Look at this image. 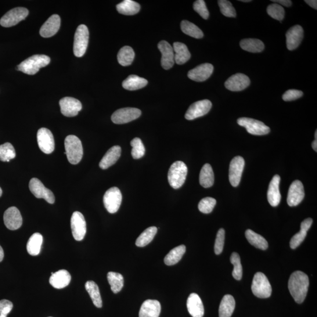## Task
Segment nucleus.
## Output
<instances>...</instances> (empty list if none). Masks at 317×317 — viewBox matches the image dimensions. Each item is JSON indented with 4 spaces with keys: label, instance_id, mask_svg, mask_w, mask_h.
Listing matches in <instances>:
<instances>
[{
    "label": "nucleus",
    "instance_id": "37998d69",
    "mask_svg": "<svg viewBox=\"0 0 317 317\" xmlns=\"http://www.w3.org/2000/svg\"><path fill=\"white\" fill-rule=\"evenodd\" d=\"M181 30L183 33L194 38L200 39L203 37V33L200 29L195 24L187 20H183L181 23Z\"/></svg>",
    "mask_w": 317,
    "mask_h": 317
},
{
    "label": "nucleus",
    "instance_id": "f8f14e48",
    "mask_svg": "<svg viewBox=\"0 0 317 317\" xmlns=\"http://www.w3.org/2000/svg\"><path fill=\"white\" fill-rule=\"evenodd\" d=\"M72 233L75 240L81 241L86 233V223L84 216L79 212H75L71 219Z\"/></svg>",
    "mask_w": 317,
    "mask_h": 317
},
{
    "label": "nucleus",
    "instance_id": "c85d7f7f",
    "mask_svg": "<svg viewBox=\"0 0 317 317\" xmlns=\"http://www.w3.org/2000/svg\"><path fill=\"white\" fill-rule=\"evenodd\" d=\"M312 223V219L311 218L305 219L301 223L300 231L295 234L290 240V245L292 249H295L304 240L306 236H307L308 230L311 228Z\"/></svg>",
    "mask_w": 317,
    "mask_h": 317
},
{
    "label": "nucleus",
    "instance_id": "0e129e2a",
    "mask_svg": "<svg viewBox=\"0 0 317 317\" xmlns=\"http://www.w3.org/2000/svg\"><path fill=\"white\" fill-rule=\"evenodd\" d=\"M7 315H3V314H0V317H7Z\"/></svg>",
    "mask_w": 317,
    "mask_h": 317
},
{
    "label": "nucleus",
    "instance_id": "4d7b16f0",
    "mask_svg": "<svg viewBox=\"0 0 317 317\" xmlns=\"http://www.w3.org/2000/svg\"><path fill=\"white\" fill-rule=\"evenodd\" d=\"M305 2L312 8L315 10L317 9V1L316 0H305Z\"/></svg>",
    "mask_w": 317,
    "mask_h": 317
},
{
    "label": "nucleus",
    "instance_id": "0eeeda50",
    "mask_svg": "<svg viewBox=\"0 0 317 317\" xmlns=\"http://www.w3.org/2000/svg\"><path fill=\"white\" fill-rule=\"evenodd\" d=\"M237 124L246 129L248 133L253 135H265L270 132V129L263 122L249 118L238 119Z\"/></svg>",
    "mask_w": 317,
    "mask_h": 317
},
{
    "label": "nucleus",
    "instance_id": "ddd939ff",
    "mask_svg": "<svg viewBox=\"0 0 317 317\" xmlns=\"http://www.w3.org/2000/svg\"><path fill=\"white\" fill-rule=\"evenodd\" d=\"M37 142L42 152L50 154L55 149V141L52 133L49 129L42 128L37 132Z\"/></svg>",
    "mask_w": 317,
    "mask_h": 317
},
{
    "label": "nucleus",
    "instance_id": "a211bd4d",
    "mask_svg": "<svg viewBox=\"0 0 317 317\" xmlns=\"http://www.w3.org/2000/svg\"><path fill=\"white\" fill-rule=\"evenodd\" d=\"M4 222L9 230L20 229L23 224V218L19 210L16 207L9 208L4 214Z\"/></svg>",
    "mask_w": 317,
    "mask_h": 317
},
{
    "label": "nucleus",
    "instance_id": "e433bc0d",
    "mask_svg": "<svg viewBox=\"0 0 317 317\" xmlns=\"http://www.w3.org/2000/svg\"><path fill=\"white\" fill-rule=\"evenodd\" d=\"M43 237L40 233H35L29 239L27 245L28 253L31 255H37L40 253Z\"/></svg>",
    "mask_w": 317,
    "mask_h": 317
},
{
    "label": "nucleus",
    "instance_id": "a18cd8bd",
    "mask_svg": "<svg viewBox=\"0 0 317 317\" xmlns=\"http://www.w3.org/2000/svg\"><path fill=\"white\" fill-rule=\"evenodd\" d=\"M230 260L232 264L234 266L233 271L232 272L234 279L236 280H240L241 278H242L243 269L242 266H241V264L240 255L239 254L234 252L231 255Z\"/></svg>",
    "mask_w": 317,
    "mask_h": 317
},
{
    "label": "nucleus",
    "instance_id": "1a4fd4ad",
    "mask_svg": "<svg viewBox=\"0 0 317 317\" xmlns=\"http://www.w3.org/2000/svg\"><path fill=\"white\" fill-rule=\"evenodd\" d=\"M28 10L24 7H17L7 12L0 20V24L4 27H11L26 19Z\"/></svg>",
    "mask_w": 317,
    "mask_h": 317
},
{
    "label": "nucleus",
    "instance_id": "5fc2aeb1",
    "mask_svg": "<svg viewBox=\"0 0 317 317\" xmlns=\"http://www.w3.org/2000/svg\"><path fill=\"white\" fill-rule=\"evenodd\" d=\"M13 308L12 302L7 300L0 301V314L7 315L9 314Z\"/></svg>",
    "mask_w": 317,
    "mask_h": 317
},
{
    "label": "nucleus",
    "instance_id": "39448f33",
    "mask_svg": "<svg viewBox=\"0 0 317 317\" xmlns=\"http://www.w3.org/2000/svg\"><path fill=\"white\" fill-rule=\"evenodd\" d=\"M251 290L255 296L260 298L270 297L272 293L271 284L265 274L258 272L254 276Z\"/></svg>",
    "mask_w": 317,
    "mask_h": 317
},
{
    "label": "nucleus",
    "instance_id": "2eb2a0df",
    "mask_svg": "<svg viewBox=\"0 0 317 317\" xmlns=\"http://www.w3.org/2000/svg\"><path fill=\"white\" fill-rule=\"evenodd\" d=\"M245 162L241 156L234 157L230 162L229 181L233 187L239 186L244 168Z\"/></svg>",
    "mask_w": 317,
    "mask_h": 317
},
{
    "label": "nucleus",
    "instance_id": "c9c22d12",
    "mask_svg": "<svg viewBox=\"0 0 317 317\" xmlns=\"http://www.w3.org/2000/svg\"><path fill=\"white\" fill-rule=\"evenodd\" d=\"M140 9L139 4L132 0H125L117 6L118 12L127 16L135 15L139 12Z\"/></svg>",
    "mask_w": 317,
    "mask_h": 317
},
{
    "label": "nucleus",
    "instance_id": "393cba45",
    "mask_svg": "<svg viewBox=\"0 0 317 317\" xmlns=\"http://www.w3.org/2000/svg\"><path fill=\"white\" fill-rule=\"evenodd\" d=\"M187 308L189 314L193 317H203L204 306L201 298L196 293L190 294L187 300Z\"/></svg>",
    "mask_w": 317,
    "mask_h": 317
},
{
    "label": "nucleus",
    "instance_id": "13d9d810",
    "mask_svg": "<svg viewBox=\"0 0 317 317\" xmlns=\"http://www.w3.org/2000/svg\"><path fill=\"white\" fill-rule=\"evenodd\" d=\"M4 256H5V254H4V250L2 246H0V262L3 261Z\"/></svg>",
    "mask_w": 317,
    "mask_h": 317
},
{
    "label": "nucleus",
    "instance_id": "c03bdc74",
    "mask_svg": "<svg viewBox=\"0 0 317 317\" xmlns=\"http://www.w3.org/2000/svg\"><path fill=\"white\" fill-rule=\"evenodd\" d=\"M16 156V150L12 144L6 143L0 145V161L9 162Z\"/></svg>",
    "mask_w": 317,
    "mask_h": 317
},
{
    "label": "nucleus",
    "instance_id": "5701e85b",
    "mask_svg": "<svg viewBox=\"0 0 317 317\" xmlns=\"http://www.w3.org/2000/svg\"><path fill=\"white\" fill-rule=\"evenodd\" d=\"M61 19L57 14H54L46 21V22L42 25L39 34L44 38H49L52 37L57 33L60 28Z\"/></svg>",
    "mask_w": 317,
    "mask_h": 317
},
{
    "label": "nucleus",
    "instance_id": "c756f323",
    "mask_svg": "<svg viewBox=\"0 0 317 317\" xmlns=\"http://www.w3.org/2000/svg\"><path fill=\"white\" fill-rule=\"evenodd\" d=\"M236 302L231 295L223 297L219 307V317H231L235 310Z\"/></svg>",
    "mask_w": 317,
    "mask_h": 317
},
{
    "label": "nucleus",
    "instance_id": "79ce46f5",
    "mask_svg": "<svg viewBox=\"0 0 317 317\" xmlns=\"http://www.w3.org/2000/svg\"><path fill=\"white\" fill-rule=\"evenodd\" d=\"M157 232L156 227H150L145 231L140 234L136 241V245L138 247H143L147 246L153 240Z\"/></svg>",
    "mask_w": 317,
    "mask_h": 317
},
{
    "label": "nucleus",
    "instance_id": "bb28decb",
    "mask_svg": "<svg viewBox=\"0 0 317 317\" xmlns=\"http://www.w3.org/2000/svg\"><path fill=\"white\" fill-rule=\"evenodd\" d=\"M71 276L69 272L66 270H61L51 275L49 279V283L57 289H62L69 285Z\"/></svg>",
    "mask_w": 317,
    "mask_h": 317
},
{
    "label": "nucleus",
    "instance_id": "58836bf2",
    "mask_svg": "<svg viewBox=\"0 0 317 317\" xmlns=\"http://www.w3.org/2000/svg\"><path fill=\"white\" fill-rule=\"evenodd\" d=\"M85 289L92 299L93 304L97 308L102 307V301L98 285L93 281L85 283Z\"/></svg>",
    "mask_w": 317,
    "mask_h": 317
},
{
    "label": "nucleus",
    "instance_id": "7c9ffc66",
    "mask_svg": "<svg viewBox=\"0 0 317 317\" xmlns=\"http://www.w3.org/2000/svg\"><path fill=\"white\" fill-rule=\"evenodd\" d=\"M175 63L179 65L185 64L191 57V54L187 46L182 42H176L174 44Z\"/></svg>",
    "mask_w": 317,
    "mask_h": 317
},
{
    "label": "nucleus",
    "instance_id": "f3484780",
    "mask_svg": "<svg viewBox=\"0 0 317 317\" xmlns=\"http://www.w3.org/2000/svg\"><path fill=\"white\" fill-rule=\"evenodd\" d=\"M305 192L304 186L300 181L291 183L288 192L287 203L291 207L297 206L304 199Z\"/></svg>",
    "mask_w": 317,
    "mask_h": 317
},
{
    "label": "nucleus",
    "instance_id": "4c0bfd02",
    "mask_svg": "<svg viewBox=\"0 0 317 317\" xmlns=\"http://www.w3.org/2000/svg\"><path fill=\"white\" fill-rule=\"evenodd\" d=\"M186 250L185 245L173 248L169 253L166 255L164 259L165 263L168 266H173L177 264L181 260L183 255L185 253Z\"/></svg>",
    "mask_w": 317,
    "mask_h": 317
},
{
    "label": "nucleus",
    "instance_id": "f03ea898",
    "mask_svg": "<svg viewBox=\"0 0 317 317\" xmlns=\"http://www.w3.org/2000/svg\"><path fill=\"white\" fill-rule=\"evenodd\" d=\"M51 59L45 55H34L23 61L17 67L18 71L28 75L37 74L41 68L47 66Z\"/></svg>",
    "mask_w": 317,
    "mask_h": 317
},
{
    "label": "nucleus",
    "instance_id": "7ed1b4c3",
    "mask_svg": "<svg viewBox=\"0 0 317 317\" xmlns=\"http://www.w3.org/2000/svg\"><path fill=\"white\" fill-rule=\"evenodd\" d=\"M65 149L68 161L73 165L81 162L83 156V147L81 141L77 136L69 135L65 139Z\"/></svg>",
    "mask_w": 317,
    "mask_h": 317
},
{
    "label": "nucleus",
    "instance_id": "e2e57ef3",
    "mask_svg": "<svg viewBox=\"0 0 317 317\" xmlns=\"http://www.w3.org/2000/svg\"><path fill=\"white\" fill-rule=\"evenodd\" d=\"M315 139L316 140L317 139V131H316L315 133Z\"/></svg>",
    "mask_w": 317,
    "mask_h": 317
},
{
    "label": "nucleus",
    "instance_id": "680f3d73",
    "mask_svg": "<svg viewBox=\"0 0 317 317\" xmlns=\"http://www.w3.org/2000/svg\"><path fill=\"white\" fill-rule=\"evenodd\" d=\"M2 194H3V191H2V189H1V187H0V197L2 196Z\"/></svg>",
    "mask_w": 317,
    "mask_h": 317
},
{
    "label": "nucleus",
    "instance_id": "cd10ccee",
    "mask_svg": "<svg viewBox=\"0 0 317 317\" xmlns=\"http://www.w3.org/2000/svg\"><path fill=\"white\" fill-rule=\"evenodd\" d=\"M121 155V147L120 146L112 147L100 161L99 167L102 169L109 168L116 163Z\"/></svg>",
    "mask_w": 317,
    "mask_h": 317
},
{
    "label": "nucleus",
    "instance_id": "9b49d317",
    "mask_svg": "<svg viewBox=\"0 0 317 317\" xmlns=\"http://www.w3.org/2000/svg\"><path fill=\"white\" fill-rule=\"evenodd\" d=\"M29 188L35 197L44 199L48 203L54 204L55 197L51 190L46 188L42 183L37 178H32L29 183Z\"/></svg>",
    "mask_w": 317,
    "mask_h": 317
},
{
    "label": "nucleus",
    "instance_id": "b1692460",
    "mask_svg": "<svg viewBox=\"0 0 317 317\" xmlns=\"http://www.w3.org/2000/svg\"><path fill=\"white\" fill-rule=\"evenodd\" d=\"M280 182V177L278 175H276L273 178L270 182L268 192V199L269 203L273 207H276L280 203L282 196H281L279 186Z\"/></svg>",
    "mask_w": 317,
    "mask_h": 317
},
{
    "label": "nucleus",
    "instance_id": "bf43d9fd",
    "mask_svg": "<svg viewBox=\"0 0 317 317\" xmlns=\"http://www.w3.org/2000/svg\"><path fill=\"white\" fill-rule=\"evenodd\" d=\"M312 149H314L315 152H317V140H314L312 143Z\"/></svg>",
    "mask_w": 317,
    "mask_h": 317
},
{
    "label": "nucleus",
    "instance_id": "603ef678",
    "mask_svg": "<svg viewBox=\"0 0 317 317\" xmlns=\"http://www.w3.org/2000/svg\"><path fill=\"white\" fill-rule=\"evenodd\" d=\"M193 9L204 20L208 19L209 12L207 9L206 3L203 0H197L193 4Z\"/></svg>",
    "mask_w": 317,
    "mask_h": 317
},
{
    "label": "nucleus",
    "instance_id": "864d4df0",
    "mask_svg": "<svg viewBox=\"0 0 317 317\" xmlns=\"http://www.w3.org/2000/svg\"><path fill=\"white\" fill-rule=\"evenodd\" d=\"M303 95V92L297 89L288 90L283 95V99L284 101H291L296 100Z\"/></svg>",
    "mask_w": 317,
    "mask_h": 317
},
{
    "label": "nucleus",
    "instance_id": "6e6552de",
    "mask_svg": "<svg viewBox=\"0 0 317 317\" xmlns=\"http://www.w3.org/2000/svg\"><path fill=\"white\" fill-rule=\"evenodd\" d=\"M122 200V196L120 190L117 187H111L104 194V206L110 214H115L121 206Z\"/></svg>",
    "mask_w": 317,
    "mask_h": 317
},
{
    "label": "nucleus",
    "instance_id": "473e14b6",
    "mask_svg": "<svg viewBox=\"0 0 317 317\" xmlns=\"http://www.w3.org/2000/svg\"><path fill=\"white\" fill-rule=\"evenodd\" d=\"M200 184L204 188H208L214 184V171L210 164H205L201 168L199 176Z\"/></svg>",
    "mask_w": 317,
    "mask_h": 317
},
{
    "label": "nucleus",
    "instance_id": "2f4dec72",
    "mask_svg": "<svg viewBox=\"0 0 317 317\" xmlns=\"http://www.w3.org/2000/svg\"><path fill=\"white\" fill-rule=\"evenodd\" d=\"M146 79L143 78L135 75H131L122 82V86L129 91H135L145 87L147 84Z\"/></svg>",
    "mask_w": 317,
    "mask_h": 317
},
{
    "label": "nucleus",
    "instance_id": "72a5a7b5",
    "mask_svg": "<svg viewBox=\"0 0 317 317\" xmlns=\"http://www.w3.org/2000/svg\"><path fill=\"white\" fill-rule=\"evenodd\" d=\"M241 48L250 52H260L265 49V44L260 39L254 38L244 39L240 42Z\"/></svg>",
    "mask_w": 317,
    "mask_h": 317
},
{
    "label": "nucleus",
    "instance_id": "052dcab7",
    "mask_svg": "<svg viewBox=\"0 0 317 317\" xmlns=\"http://www.w3.org/2000/svg\"><path fill=\"white\" fill-rule=\"evenodd\" d=\"M240 2L243 3H250L251 2V0H240Z\"/></svg>",
    "mask_w": 317,
    "mask_h": 317
},
{
    "label": "nucleus",
    "instance_id": "de8ad7c7",
    "mask_svg": "<svg viewBox=\"0 0 317 317\" xmlns=\"http://www.w3.org/2000/svg\"><path fill=\"white\" fill-rule=\"evenodd\" d=\"M267 12L273 19L282 21L285 16V11L278 4L273 3L268 6Z\"/></svg>",
    "mask_w": 317,
    "mask_h": 317
},
{
    "label": "nucleus",
    "instance_id": "f704fd0d",
    "mask_svg": "<svg viewBox=\"0 0 317 317\" xmlns=\"http://www.w3.org/2000/svg\"><path fill=\"white\" fill-rule=\"evenodd\" d=\"M246 239L252 246H254L259 249L265 250L269 247L268 241L265 238L258 234L255 233L253 230L248 229L246 230Z\"/></svg>",
    "mask_w": 317,
    "mask_h": 317
},
{
    "label": "nucleus",
    "instance_id": "4be33fe9",
    "mask_svg": "<svg viewBox=\"0 0 317 317\" xmlns=\"http://www.w3.org/2000/svg\"><path fill=\"white\" fill-rule=\"evenodd\" d=\"M304 30L300 26L296 25L290 28L286 33V44L290 51L296 49L303 39Z\"/></svg>",
    "mask_w": 317,
    "mask_h": 317
},
{
    "label": "nucleus",
    "instance_id": "3c124183",
    "mask_svg": "<svg viewBox=\"0 0 317 317\" xmlns=\"http://www.w3.org/2000/svg\"><path fill=\"white\" fill-rule=\"evenodd\" d=\"M225 240V231L223 229H219L215 244V254L219 255L222 253L223 247H224Z\"/></svg>",
    "mask_w": 317,
    "mask_h": 317
},
{
    "label": "nucleus",
    "instance_id": "6e6d98bb",
    "mask_svg": "<svg viewBox=\"0 0 317 317\" xmlns=\"http://www.w3.org/2000/svg\"><path fill=\"white\" fill-rule=\"evenodd\" d=\"M273 2L277 3L282 6L289 7L292 5V2L290 0H272Z\"/></svg>",
    "mask_w": 317,
    "mask_h": 317
},
{
    "label": "nucleus",
    "instance_id": "a878e982",
    "mask_svg": "<svg viewBox=\"0 0 317 317\" xmlns=\"http://www.w3.org/2000/svg\"><path fill=\"white\" fill-rule=\"evenodd\" d=\"M161 311V305L155 300H147L143 302L140 308L139 317H159Z\"/></svg>",
    "mask_w": 317,
    "mask_h": 317
},
{
    "label": "nucleus",
    "instance_id": "f257e3e1",
    "mask_svg": "<svg viewBox=\"0 0 317 317\" xmlns=\"http://www.w3.org/2000/svg\"><path fill=\"white\" fill-rule=\"evenodd\" d=\"M309 287V279L306 274L301 271L294 272L289 280V289L291 296L298 304L305 300Z\"/></svg>",
    "mask_w": 317,
    "mask_h": 317
},
{
    "label": "nucleus",
    "instance_id": "ea45409f",
    "mask_svg": "<svg viewBox=\"0 0 317 317\" xmlns=\"http://www.w3.org/2000/svg\"><path fill=\"white\" fill-rule=\"evenodd\" d=\"M135 58V52L131 46H125L118 54V63L122 66H129L132 64Z\"/></svg>",
    "mask_w": 317,
    "mask_h": 317
},
{
    "label": "nucleus",
    "instance_id": "49530a36",
    "mask_svg": "<svg viewBox=\"0 0 317 317\" xmlns=\"http://www.w3.org/2000/svg\"><path fill=\"white\" fill-rule=\"evenodd\" d=\"M132 147V156L135 160H138L144 156L145 153V148L141 139L138 138L133 139L131 142Z\"/></svg>",
    "mask_w": 317,
    "mask_h": 317
},
{
    "label": "nucleus",
    "instance_id": "dca6fc26",
    "mask_svg": "<svg viewBox=\"0 0 317 317\" xmlns=\"http://www.w3.org/2000/svg\"><path fill=\"white\" fill-rule=\"evenodd\" d=\"M61 112L64 116L74 117L77 116L82 108V103L79 100L72 97H65L60 101Z\"/></svg>",
    "mask_w": 317,
    "mask_h": 317
},
{
    "label": "nucleus",
    "instance_id": "6ab92c4d",
    "mask_svg": "<svg viewBox=\"0 0 317 317\" xmlns=\"http://www.w3.org/2000/svg\"><path fill=\"white\" fill-rule=\"evenodd\" d=\"M250 84V80L247 75L238 73L232 75L225 82L226 88L230 91L237 92L243 91Z\"/></svg>",
    "mask_w": 317,
    "mask_h": 317
},
{
    "label": "nucleus",
    "instance_id": "a19ab883",
    "mask_svg": "<svg viewBox=\"0 0 317 317\" xmlns=\"http://www.w3.org/2000/svg\"><path fill=\"white\" fill-rule=\"evenodd\" d=\"M107 279L113 293L117 294L120 292L124 287V279L120 273L109 272L108 273Z\"/></svg>",
    "mask_w": 317,
    "mask_h": 317
},
{
    "label": "nucleus",
    "instance_id": "423d86ee",
    "mask_svg": "<svg viewBox=\"0 0 317 317\" xmlns=\"http://www.w3.org/2000/svg\"><path fill=\"white\" fill-rule=\"evenodd\" d=\"M89 41V31L85 25L79 26L75 32L74 42V53L77 57H82L86 52Z\"/></svg>",
    "mask_w": 317,
    "mask_h": 317
},
{
    "label": "nucleus",
    "instance_id": "aec40b11",
    "mask_svg": "<svg viewBox=\"0 0 317 317\" xmlns=\"http://www.w3.org/2000/svg\"><path fill=\"white\" fill-rule=\"evenodd\" d=\"M157 47L162 54V67L165 70L171 69L175 64V54L172 46L167 41H162Z\"/></svg>",
    "mask_w": 317,
    "mask_h": 317
},
{
    "label": "nucleus",
    "instance_id": "09e8293b",
    "mask_svg": "<svg viewBox=\"0 0 317 317\" xmlns=\"http://www.w3.org/2000/svg\"><path fill=\"white\" fill-rule=\"evenodd\" d=\"M218 4L223 15L227 17H236V10L231 3L228 0H219Z\"/></svg>",
    "mask_w": 317,
    "mask_h": 317
},
{
    "label": "nucleus",
    "instance_id": "8fccbe9b",
    "mask_svg": "<svg viewBox=\"0 0 317 317\" xmlns=\"http://www.w3.org/2000/svg\"><path fill=\"white\" fill-rule=\"evenodd\" d=\"M216 204L214 198L207 197L201 199L199 203V210L204 214H208L214 210Z\"/></svg>",
    "mask_w": 317,
    "mask_h": 317
},
{
    "label": "nucleus",
    "instance_id": "20e7f679",
    "mask_svg": "<svg viewBox=\"0 0 317 317\" xmlns=\"http://www.w3.org/2000/svg\"><path fill=\"white\" fill-rule=\"evenodd\" d=\"M187 175V168L184 162H174L169 169L168 175L169 185L175 189H179L184 184Z\"/></svg>",
    "mask_w": 317,
    "mask_h": 317
},
{
    "label": "nucleus",
    "instance_id": "412c9836",
    "mask_svg": "<svg viewBox=\"0 0 317 317\" xmlns=\"http://www.w3.org/2000/svg\"><path fill=\"white\" fill-rule=\"evenodd\" d=\"M214 70V67L211 64L205 63L189 71L187 76L193 81L203 82L211 76Z\"/></svg>",
    "mask_w": 317,
    "mask_h": 317
},
{
    "label": "nucleus",
    "instance_id": "9d476101",
    "mask_svg": "<svg viewBox=\"0 0 317 317\" xmlns=\"http://www.w3.org/2000/svg\"><path fill=\"white\" fill-rule=\"evenodd\" d=\"M141 115V111L135 108H125L115 112L111 120L115 124H124L134 121Z\"/></svg>",
    "mask_w": 317,
    "mask_h": 317
},
{
    "label": "nucleus",
    "instance_id": "4468645a",
    "mask_svg": "<svg viewBox=\"0 0 317 317\" xmlns=\"http://www.w3.org/2000/svg\"><path fill=\"white\" fill-rule=\"evenodd\" d=\"M212 107V102L207 99L194 102L187 110L185 114V118L187 120L190 121L203 117L210 111Z\"/></svg>",
    "mask_w": 317,
    "mask_h": 317
}]
</instances>
